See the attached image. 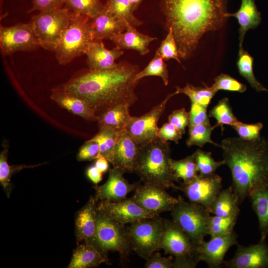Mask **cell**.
<instances>
[{"label": "cell", "instance_id": "obj_1", "mask_svg": "<svg viewBox=\"0 0 268 268\" xmlns=\"http://www.w3.org/2000/svg\"><path fill=\"white\" fill-rule=\"evenodd\" d=\"M167 30L171 28L180 59L189 58L203 35L226 21V0H161Z\"/></svg>", "mask_w": 268, "mask_h": 268}, {"label": "cell", "instance_id": "obj_2", "mask_svg": "<svg viewBox=\"0 0 268 268\" xmlns=\"http://www.w3.org/2000/svg\"><path fill=\"white\" fill-rule=\"evenodd\" d=\"M139 71L138 65L121 62L111 68L89 70L57 89L83 99L98 115L116 105L130 107L137 100L134 90L139 81L134 77Z\"/></svg>", "mask_w": 268, "mask_h": 268}, {"label": "cell", "instance_id": "obj_3", "mask_svg": "<svg viewBox=\"0 0 268 268\" xmlns=\"http://www.w3.org/2000/svg\"><path fill=\"white\" fill-rule=\"evenodd\" d=\"M223 160L230 170L231 186L239 204L254 190L268 185V141L230 137L221 141Z\"/></svg>", "mask_w": 268, "mask_h": 268}, {"label": "cell", "instance_id": "obj_4", "mask_svg": "<svg viewBox=\"0 0 268 268\" xmlns=\"http://www.w3.org/2000/svg\"><path fill=\"white\" fill-rule=\"evenodd\" d=\"M171 152L170 144L157 137L141 146L134 172L143 183L179 190L171 168Z\"/></svg>", "mask_w": 268, "mask_h": 268}, {"label": "cell", "instance_id": "obj_5", "mask_svg": "<svg viewBox=\"0 0 268 268\" xmlns=\"http://www.w3.org/2000/svg\"><path fill=\"white\" fill-rule=\"evenodd\" d=\"M89 18L71 13L70 22L62 33L54 51L59 64L67 65L85 54L93 41L88 23Z\"/></svg>", "mask_w": 268, "mask_h": 268}, {"label": "cell", "instance_id": "obj_6", "mask_svg": "<svg viewBox=\"0 0 268 268\" xmlns=\"http://www.w3.org/2000/svg\"><path fill=\"white\" fill-rule=\"evenodd\" d=\"M160 249L174 256L173 268H194L201 262L198 246L172 220L164 219Z\"/></svg>", "mask_w": 268, "mask_h": 268}, {"label": "cell", "instance_id": "obj_7", "mask_svg": "<svg viewBox=\"0 0 268 268\" xmlns=\"http://www.w3.org/2000/svg\"><path fill=\"white\" fill-rule=\"evenodd\" d=\"M105 256L109 251L118 252L126 259L132 250L127 228L97 208V227L92 242Z\"/></svg>", "mask_w": 268, "mask_h": 268}, {"label": "cell", "instance_id": "obj_8", "mask_svg": "<svg viewBox=\"0 0 268 268\" xmlns=\"http://www.w3.org/2000/svg\"><path fill=\"white\" fill-rule=\"evenodd\" d=\"M171 210L172 220L198 246L208 235V220L210 213L202 205L186 201L181 196Z\"/></svg>", "mask_w": 268, "mask_h": 268}, {"label": "cell", "instance_id": "obj_9", "mask_svg": "<svg viewBox=\"0 0 268 268\" xmlns=\"http://www.w3.org/2000/svg\"><path fill=\"white\" fill-rule=\"evenodd\" d=\"M71 17V12L65 7L41 11L33 16L30 23L40 47L55 51Z\"/></svg>", "mask_w": 268, "mask_h": 268}, {"label": "cell", "instance_id": "obj_10", "mask_svg": "<svg viewBox=\"0 0 268 268\" xmlns=\"http://www.w3.org/2000/svg\"><path fill=\"white\" fill-rule=\"evenodd\" d=\"M164 219L158 215L131 223L127 227L132 249L147 260L160 249Z\"/></svg>", "mask_w": 268, "mask_h": 268}, {"label": "cell", "instance_id": "obj_11", "mask_svg": "<svg viewBox=\"0 0 268 268\" xmlns=\"http://www.w3.org/2000/svg\"><path fill=\"white\" fill-rule=\"evenodd\" d=\"M176 94L175 91L169 94L148 112L140 117H132L125 130L140 146H144L157 138L158 120L164 113L169 100Z\"/></svg>", "mask_w": 268, "mask_h": 268}, {"label": "cell", "instance_id": "obj_12", "mask_svg": "<svg viewBox=\"0 0 268 268\" xmlns=\"http://www.w3.org/2000/svg\"><path fill=\"white\" fill-rule=\"evenodd\" d=\"M40 46L30 22L8 27L0 26V47L4 55L18 51L29 52Z\"/></svg>", "mask_w": 268, "mask_h": 268}, {"label": "cell", "instance_id": "obj_13", "mask_svg": "<svg viewBox=\"0 0 268 268\" xmlns=\"http://www.w3.org/2000/svg\"><path fill=\"white\" fill-rule=\"evenodd\" d=\"M222 179L214 173L198 175L191 182L183 183L179 190L182 191L190 202L200 204L208 210L213 200L222 190Z\"/></svg>", "mask_w": 268, "mask_h": 268}, {"label": "cell", "instance_id": "obj_14", "mask_svg": "<svg viewBox=\"0 0 268 268\" xmlns=\"http://www.w3.org/2000/svg\"><path fill=\"white\" fill-rule=\"evenodd\" d=\"M165 189L152 184H140L131 198L144 210L159 215L171 211L178 201V198L170 195Z\"/></svg>", "mask_w": 268, "mask_h": 268}, {"label": "cell", "instance_id": "obj_15", "mask_svg": "<svg viewBox=\"0 0 268 268\" xmlns=\"http://www.w3.org/2000/svg\"><path fill=\"white\" fill-rule=\"evenodd\" d=\"M97 208L123 225L158 215L144 210L132 198L119 201H101Z\"/></svg>", "mask_w": 268, "mask_h": 268}, {"label": "cell", "instance_id": "obj_16", "mask_svg": "<svg viewBox=\"0 0 268 268\" xmlns=\"http://www.w3.org/2000/svg\"><path fill=\"white\" fill-rule=\"evenodd\" d=\"M238 235L234 231L230 233L203 240L198 246L201 261L204 262L209 268H221L224 263V257L229 249L238 245Z\"/></svg>", "mask_w": 268, "mask_h": 268}, {"label": "cell", "instance_id": "obj_17", "mask_svg": "<svg viewBox=\"0 0 268 268\" xmlns=\"http://www.w3.org/2000/svg\"><path fill=\"white\" fill-rule=\"evenodd\" d=\"M228 268H268V244L266 240L255 245H237L234 256L224 261Z\"/></svg>", "mask_w": 268, "mask_h": 268}, {"label": "cell", "instance_id": "obj_18", "mask_svg": "<svg viewBox=\"0 0 268 268\" xmlns=\"http://www.w3.org/2000/svg\"><path fill=\"white\" fill-rule=\"evenodd\" d=\"M124 173L118 167L110 169L107 181L101 186L94 187L96 201H119L126 199L130 193L134 191L140 183L130 184L124 177Z\"/></svg>", "mask_w": 268, "mask_h": 268}, {"label": "cell", "instance_id": "obj_19", "mask_svg": "<svg viewBox=\"0 0 268 268\" xmlns=\"http://www.w3.org/2000/svg\"><path fill=\"white\" fill-rule=\"evenodd\" d=\"M88 25L93 41L111 40L116 35L124 32L128 23L104 9L92 17H89Z\"/></svg>", "mask_w": 268, "mask_h": 268}, {"label": "cell", "instance_id": "obj_20", "mask_svg": "<svg viewBox=\"0 0 268 268\" xmlns=\"http://www.w3.org/2000/svg\"><path fill=\"white\" fill-rule=\"evenodd\" d=\"M141 146L126 130L120 131L115 149L113 167L121 169L125 173L134 172Z\"/></svg>", "mask_w": 268, "mask_h": 268}, {"label": "cell", "instance_id": "obj_21", "mask_svg": "<svg viewBox=\"0 0 268 268\" xmlns=\"http://www.w3.org/2000/svg\"><path fill=\"white\" fill-rule=\"evenodd\" d=\"M123 54V50L118 47L109 50L101 41H93L85 54L87 56L86 64L89 70L96 71L116 67L118 64L115 61Z\"/></svg>", "mask_w": 268, "mask_h": 268}, {"label": "cell", "instance_id": "obj_22", "mask_svg": "<svg viewBox=\"0 0 268 268\" xmlns=\"http://www.w3.org/2000/svg\"><path fill=\"white\" fill-rule=\"evenodd\" d=\"M96 201L95 198L91 197L77 214L75 233L78 242L84 241L92 244L97 227Z\"/></svg>", "mask_w": 268, "mask_h": 268}, {"label": "cell", "instance_id": "obj_23", "mask_svg": "<svg viewBox=\"0 0 268 268\" xmlns=\"http://www.w3.org/2000/svg\"><path fill=\"white\" fill-rule=\"evenodd\" d=\"M51 99L61 108L85 120L97 121L96 110L83 99L58 89L53 90Z\"/></svg>", "mask_w": 268, "mask_h": 268}, {"label": "cell", "instance_id": "obj_24", "mask_svg": "<svg viewBox=\"0 0 268 268\" xmlns=\"http://www.w3.org/2000/svg\"><path fill=\"white\" fill-rule=\"evenodd\" d=\"M157 39L156 37L139 32L135 27L128 23L126 30L115 36L111 40L121 49L134 50L141 55H145L149 52V44Z\"/></svg>", "mask_w": 268, "mask_h": 268}, {"label": "cell", "instance_id": "obj_25", "mask_svg": "<svg viewBox=\"0 0 268 268\" xmlns=\"http://www.w3.org/2000/svg\"><path fill=\"white\" fill-rule=\"evenodd\" d=\"M227 16L235 17L240 26L239 32V47L243 42L246 32L255 29L261 23V14L257 9L255 0H241L239 9L235 12L227 13Z\"/></svg>", "mask_w": 268, "mask_h": 268}, {"label": "cell", "instance_id": "obj_26", "mask_svg": "<svg viewBox=\"0 0 268 268\" xmlns=\"http://www.w3.org/2000/svg\"><path fill=\"white\" fill-rule=\"evenodd\" d=\"M259 221L261 238L264 241L268 235V185L253 191L248 196Z\"/></svg>", "mask_w": 268, "mask_h": 268}, {"label": "cell", "instance_id": "obj_27", "mask_svg": "<svg viewBox=\"0 0 268 268\" xmlns=\"http://www.w3.org/2000/svg\"><path fill=\"white\" fill-rule=\"evenodd\" d=\"M239 204L238 199L231 186L220 191L210 204L208 211L221 217L239 215L240 211Z\"/></svg>", "mask_w": 268, "mask_h": 268}, {"label": "cell", "instance_id": "obj_28", "mask_svg": "<svg viewBox=\"0 0 268 268\" xmlns=\"http://www.w3.org/2000/svg\"><path fill=\"white\" fill-rule=\"evenodd\" d=\"M106 258L93 245H79L74 251L69 268H88L98 267L106 262Z\"/></svg>", "mask_w": 268, "mask_h": 268}, {"label": "cell", "instance_id": "obj_29", "mask_svg": "<svg viewBox=\"0 0 268 268\" xmlns=\"http://www.w3.org/2000/svg\"><path fill=\"white\" fill-rule=\"evenodd\" d=\"M129 107L127 105H118L99 114L97 120L99 129L107 127L118 131L125 130L133 117L130 114Z\"/></svg>", "mask_w": 268, "mask_h": 268}, {"label": "cell", "instance_id": "obj_30", "mask_svg": "<svg viewBox=\"0 0 268 268\" xmlns=\"http://www.w3.org/2000/svg\"><path fill=\"white\" fill-rule=\"evenodd\" d=\"M2 150L0 153V183L6 195L10 194L11 185L10 179L12 176L25 168H33L44 163L37 165H27L24 164L11 166L7 163V155L9 148L8 141L4 140L2 143Z\"/></svg>", "mask_w": 268, "mask_h": 268}, {"label": "cell", "instance_id": "obj_31", "mask_svg": "<svg viewBox=\"0 0 268 268\" xmlns=\"http://www.w3.org/2000/svg\"><path fill=\"white\" fill-rule=\"evenodd\" d=\"M170 165L175 182L183 180L187 184L194 180L199 174V170L193 154L185 158L176 160L171 159Z\"/></svg>", "mask_w": 268, "mask_h": 268}, {"label": "cell", "instance_id": "obj_32", "mask_svg": "<svg viewBox=\"0 0 268 268\" xmlns=\"http://www.w3.org/2000/svg\"><path fill=\"white\" fill-rule=\"evenodd\" d=\"M90 140L97 142L100 148V155L113 165L116 145L119 132L117 130L103 127Z\"/></svg>", "mask_w": 268, "mask_h": 268}, {"label": "cell", "instance_id": "obj_33", "mask_svg": "<svg viewBox=\"0 0 268 268\" xmlns=\"http://www.w3.org/2000/svg\"><path fill=\"white\" fill-rule=\"evenodd\" d=\"M253 57L244 50L243 46L239 47L237 66L240 74L258 92H268V90L255 77L253 71Z\"/></svg>", "mask_w": 268, "mask_h": 268}, {"label": "cell", "instance_id": "obj_34", "mask_svg": "<svg viewBox=\"0 0 268 268\" xmlns=\"http://www.w3.org/2000/svg\"><path fill=\"white\" fill-rule=\"evenodd\" d=\"M203 84L204 87H196L188 83L184 87L176 86L175 92L177 94L182 93L187 95L191 102L196 103L207 108L217 91L211 86Z\"/></svg>", "mask_w": 268, "mask_h": 268}, {"label": "cell", "instance_id": "obj_35", "mask_svg": "<svg viewBox=\"0 0 268 268\" xmlns=\"http://www.w3.org/2000/svg\"><path fill=\"white\" fill-rule=\"evenodd\" d=\"M216 125L212 126L210 122L199 125H189V137L186 140V145L191 147L196 145L202 147L209 143L220 147V145L214 142L211 138L212 131Z\"/></svg>", "mask_w": 268, "mask_h": 268}, {"label": "cell", "instance_id": "obj_36", "mask_svg": "<svg viewBox=\"0 0 268 268\" xmlns=\"http://www.w3.org/2000/svg\"><path fill=\"white\" fill-rule=\"evenodd\" d=\"M104 8L135 27L142 24V21L134 16V10L129 0H107Z\"/></svg>", "mask_w": 268, "mask_h": 268}, {"label": "cell", "instance_id": "obj_37", "mask_svg": "<svg viewBox=\"0 0 268 268\" xmlns=\"http://www.w3.org/2000/svg\"><path fill=\"white\" fill-rule=\"evenodd\" d=\"M238 216L221 217L210 215L208 220V235L212 238L230 233L234 231Z\"/></svg>", "mask_w": 268, "mask_h": 268}, {"label": "cell", "instance_id": "obj_38", "mask_svg": "<svg viewBox=\"0 0 268 268\" xmlns=\"http://www.w3.org/2000/svg\"><path fill=\"white\" fill-rule=\"evenodd\" d=\"M65 5L71 13L89 17H94L104 8L100 0H66Z\"/></svg>", "mask_w": 268, "mask_h": 268}, {"label": "cell", "instance_id": "obj_39", "mask_svg": "<svg viewBox=\"0 0 268 268\" xmlns=\"http://www.w3.org/2000/svg\"><path fill=\"white\" fill-rule=\"evenodd\" d=\"M148 76H157L161 77L165 85L169 83V73L167 65L163 59L155 53L154 57L148 65L142 70L139 71L134 77V80L138 81Z\"/></svg>", "mask_w": 268, "mask_h": 268}, {"label": "cell", "instance_id": "obj_40", "mask_svg": "<svg viewBox=\"0 0 268 268\" xmlns=\"http://www.w3.org/2000/svg\"><path fill=\"white\" fill-rule=\"evenodd\" d=\"M209 116L214 118L217 122L216 127L220 126L223 130V126H230L239 120L232 112L229 99L227 97L221 99L210 111Z\"/></svg>", "mask_w": 268, "mask_h": 268}, {"label": "cell", "instance_id": "obj_41", "mask_svg": "<svg viewBox=\"0 0 268 268\" xmlns=\"http://www.w3.org/2000/svg\"><path fill=\"white\" fill-rule=\"evenodd\" d=\"M193 154L196 160L199 174L201 175L213 174L219 167L225 164L224 160L219 161L214 160L210 152L197 149Z\"/></svg>", "mask_w": 268, "mask_h": 268}, {"label": "cell", "instance_id": "obj_42", "mask_svg": "<svg viewBox=\"0 0 268 268\" xmlns=\"http://www.w3.org/2000/svg\"><path fill=\"white\" fill-rule=\"evenodd\" d=\"M168 33L166 38L162 41L156 53L162 57L164 61L174 59L181 64L177 45L173 34L171 28L167 30Z\"/></svg>", "mask_w": 268, "mask_h": 268}, {"label": "cell", "instance_id": "obj_43", "mask_svg": "<svg viewBox=\"0 0 268 268\" xmlns=\"http://www.w3.org/2000/svg\"><path fill=\"white\" fill-rule=\"evenodd\" d=\"M214 82L211 86L216 91L225 90L243 93L247 86L227 74L221 73L214 78Z\"/></svg>", "mask_w": 268, "mask_h": 268}, {"label": "cell", "instance_id": "obj_44", "mask_svg": "<svg viewBox=\"0 0 268 268\" xmlns=\"http://www.w3.org/2000/svg\"><path fill=\"white\" fill-rule=\"evenodd\" d=\"M237 132L240 138L248 141L259 139L263 124L261 122L248 124L238 121L231 126Z\"/></svg>", "mask_w": 268, "mask_h": 268}, {"label": "cell", "instance_id": "obj_45", "mask_svg": "<svg viewBox=\"0 0 268 268\" xmlns=\"http://www.w3.org/2000/svg\"><path fill=\"white\" fill-rule=\"evenodd\" d=\"M99 155L98 143L89 139L80 147L76 158L79 161H91L97 158Z\"/></svg>", "mask_w": 268, "mask_h": 268}, {"label": "cell", "instance_id": "obj_46", "mask_svg": "<svg viewBox=\"0 0 268 268\" xmlns=\"http://www.w3.org/2000/svg\"><path fill=\"white\" fill-rule=\"evenodd\" d=\"M183 134L175 126L168 122L164 124L157 131V137L164 142L173 141L176 144L182 138Z\"/></svg>", "mask_w": 268, "mask_h": 268}, {"label": "cell", "instance_id": "obj_47", "mask_svg": "<svg viewBox=\"0 0 268 268\" xmlns=\"http://www.w3.org/2000/svg\"><path fill=\"white\" fill-rule=\"evenodd\" d=\"M168 120L184 134L186 133V128L190 124L189 112L184 108L174 110L169 115Z\"/></svg>", "mask_w": 268, "mask_h": 268}, {"label": "cell", "instance_id": "obj_48", "mask_svg": "<svg viewBox=\"0 0 268 268\" xmlns=\"http://www.w3.org/2000/svg\"><path fill=\"white\" fill-rule=\"evenodd\" d=\"M190 124L199 125L210 122L207 108L194 102H191L189 112Z\"/></svg>", "mask_w": 268, "mask_h": 268}, {"label": "cell", "instance_id": "obj_49", "mask_svg": "<svg viewBox=\"0 0 268 268\" xmlns=\"http://www.w3.org/2000/svg\"><path fill=\"white\" fill-rule=\"evenodd\" d=\"M173 260L172 256L164 257L161 256L160 253L155 252L146 260L145 268H172L173 266Z\"/></svg>", "mask_w": 268, "mask_h": 268}, {"label": "cell", "instance_id": "obj_50", "mask_svg": "<svg viewBox=\"0 0 268 268\" xmlns=\"http://www.w3.org/2000/svg\"><path fill=\"white\" fill-rule=\"evenodd\" d=\"M66 0H32L33 6L29 12H40L62 8Z\"/></svg>", "mask_w": 268, "mask_h": 268}, {"label": "cell", "instance_id": "obj_51", "mask_svg": "<svg viewBox=\"0 0 268 268\" xmlns=\"http://www.w3.org/2000/svg\"><path fill=\"white\" fill-rule=\"evenodd\" d=\"M103 173L95 165L89 166L86 170L88 179L94 184H98L102 180Z\"/></svg>", "mask_w": 268, "mask_h": 268}, {"label": "cell", "instance_id": "obj_52", "mask_svg": "<svg viewBox=\"0 0 268 268\" xmlns=\"http://www.w3.org/2000/svg\"><path fill=\"white\" fill-rule=\"evenodd\" d=\"M109 161L103 156H99L96 159L95 166L103 173L106 172L109 168Z\"/></svg>", "mask_w": 268, "mask_h": 268}, {"label": "cell", "instance_id": "obj_53", "mask_svg": "<svg viewBox=\"0 0 268 268\" xmlns=\"http://www.w3.org/2000/svg\"><path fill=\"white\" fill-rule=\"evenodd\" d=\"M134 10H136L143 0H129Z\"/></svg>", "mask_w": 268, "mask_h": 268}]
</instances>
